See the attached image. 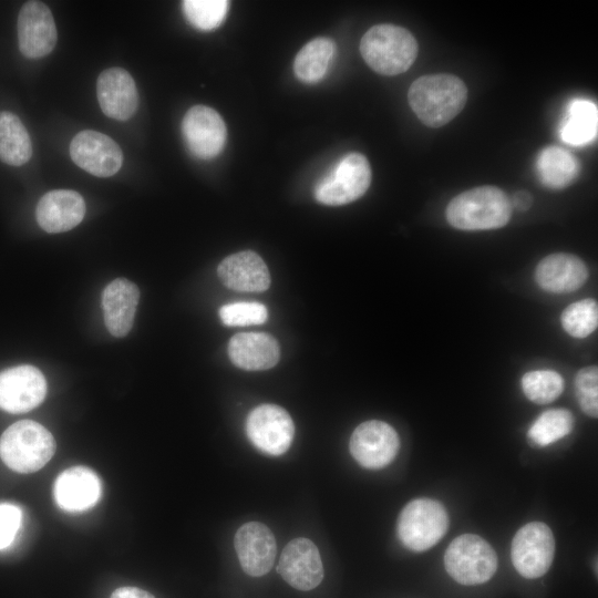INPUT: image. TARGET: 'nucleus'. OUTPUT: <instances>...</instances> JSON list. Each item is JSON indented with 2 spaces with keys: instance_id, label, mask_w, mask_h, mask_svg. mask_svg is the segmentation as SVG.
<instances>
[{
  "instance_id": "1",
  "label": "nucleus",
  "mask_w": 598,
  "mask_h": 598,
  "mask_svg": "<svg viewBox=\"0 0 598 598\" xmlns=\"http://www.w3.org/2000/svg\"><path fill=\"white\" fill-rule=\"evenodd\" d=\"M408 100L419 120L436 128L447 124L463 110L467 89L453 74L422 75L411 84Z\"/></svg>"
},
{
  "instance_id": "2",
  "label": "nucleus",
  "mask_w": 598,
  "mask_h": 598,
  "mask_svg": "<svg viewBox=\"0 0 598 598\" xmlns=\"http://www.w3.org/2000/svg\"><path fill=\"white\" fill-rule=\"evenodd\" d=\"M508 196L498 187L480 186L455 196L447 205L448 224L461 230H486L505 226L512 216Z\"/></svg>"
},
{
  "instance_id": "3",
  "label": "nucleus",
  "mask_w": 598,
  "mask_h": 598,
  "mask_svg": "<svg viewBox=\"0 0 598 598\" xmlns=\"http://www.w3.org/2000/svg\"><path fill=\"white\" fill-rule=\"evenodd\" d=\"M360 52L367 64L383 75H398L413 64L417 42L406 29L383 23L370 28L362 37Z\"/></svg>"
},
{
  "instance_id": "4",
  "label": "nucleus",
  "mask_w": 598,
  "mask_h": 598,
  "mask_svg": "<svg viewBox=\"0 0 598 598\" xmlns=\"http://www.w3.org/2000/svg\"><path fill=\"white\" fill-rule=\"evenodd\" d=\"M53 435L40 423L22 420L11 424L0 436V457L18 473L42 468L55 453Z\"/></svg>"
},
{
  "instance_id": "5",
  "label": "nucleus",
  "mask_w": 598,
  "mask_h": 598,
  "mask_svg": "<svg viewBox=\"0 0 598 598\" xmlns=\"http://www.w3.org/2000/svg\"><path fill=\"white\" fill-rule=\"evenodd\" d=\"M450 519L444 506L432 498L408 503L398 518V536L413 551L433 547L445 535Z\"/></svg>"
},
{
  "instance_id": "6",
  "label": "nucleus",
  "mask_w": 598,
  "mask_h": 598,
  "mask_svg": "<svg viewBox=\"0 0 598 598\" xmlns=\"http://www.w3.org/2000/svg\"><path fill=\"white\" fill-rule=\"evenodd\" d=\"M447 574L458 584L480 585L489 580L497 569L493 547L481 536L463 534L451 542L444 554Z\"/></svg>"
},
{
  "instance_id": "7",
  "label": "nucleus",
  "mask_w": 598,
  "mask_h": 598,
  "mask_svg": "<svg viewBox=\"0 0 598 598\" xmlns=\"http://www.w3.org/2000/svg\"><path fill=\"white\" fill-rule=\"evenodd\" d=\"M371 184V167L360 153L343 156L315 187L316 199L324 205L339 206L360 198Z\"/></svg>"
},
{
  "instance_id": "8",
  "label": "nucleus",
  "mask_w": 598,
  "mask_h": 598,
  "mask_svg": "<svg viewBox=\"0 0 598 598\" xmlns=\"http://www.w3.org/2000/svg\"><path fill=\"white\" fill-rule=\"evenodd\" d=\"M554 555L553 532L542 522L524 525L512 540V563L525 578L535 579L545 575L550 568Z\"/></svg>"
},
{
  "instance_id": "9",
  "label": "nucleus",
  "mask_w": 598,
  "mask_h": 598,
  "mask_svg": "<svg viewBox=\"0 0 598 598\" xmlns=\"http://www.w3.org/2000/svg\"><path fill=\"white\" fill-rule=\"evenodd\" d=\"M246 434L261 452L278 456L291 445L295 425L289 413L276 404H261L246 419Z\"/></svg>"
},
{
  "instance_id": "10",
  "label": "nucleus",
  "mask_w": 598,
  "mask_h": 598,
  "mask_svg": "<svg viewBox=\"0 0 598 598\" xmlns=\"http://www.w3.org/2000/svg\"><path fill=\"white\" fill-rule=\"evenodd\" d=\"M350 453L365 468H382L398 454L400 440L396 431L378 420L359 424L350 437Z\"/></svg>"
},
{
  "instance_id": "11",
  "label": "nucleus",
  "mask_w": 598,
  "mask_h": 598,
  "mask_svg": "<svg viewBox=\"0 0 598 598\" xmlns=\"http://www.w3.org/2000/svg\"><path fill=\"white\" fill-rule=\"evenodd\" d=\"M43 373L30 364L8 368L0 372V409L24 413L37 408L45 398Z\"/></svg>"
},
{
  "instance_id": "12",
  "label": "nucleus",
  "mask_w": 598,
  "mask_h": 598,
  "mask_svg": "<svg viewBox=\"0 0 598 598\" xmlns=\"http://www.w3.org/2000/svg\"><path fill=\"white\" fill-rule=\"evenodd\" d=\"M182 133L189 152L200 159L216 157L227 138L224 120L206 105H195L186 112L182 121Z\"/></svg>"
},
{
  "instance_id": "13",
  "label": "nucleus",
  "mask_w": 598,
  "mask_h": 598,
  "mask_svg": "<svg viewBox=\"0 0 598 598\" xmlns=\"http://www.w3.org/2000/svg\"><path fill=\"white\" fill-rule=\"evenodd\" d=\"M72 161L97 177L116 174L123 163V153L110 136L93 130L79 132L70 144Z\"/></svg>"
},
{
  "instance_id": "14",
  "label": "nucleus",
  "mask_w": 598,
  "mask_h": 598,
  "mask_svg": "<svg viewBox=\"0 0 598 598\" xmlns=\"http://www.w3.org/2000/svg\"><path fill=\"white\" fill-rule=\"evenodd\" d=\"M20 52L28 59H40L52 52L58 32L53 16L40 1L25 2L18 16Z\"/></svg>"
},
{
  "instance_id": "15",
  "label": "nucleus",
  "mask_w": 598,
  "mask_h": 598,
  "mask_svg": "<svg viewBox=\"0 0 598 598\" xmlns=\"http://www.w3.org/2000/svg\"><path fill=\"white\" fill-rule=\"evenodd\" d=\"M278 574L296 589L308 591L323 578V566L317 546L308 538H295L283 548Z\"/></svg>"
},
{
  "instance_id": "16",
  "label": "nucleus",
  "mask_w": 598,
  "mask_h": 598,
  "mask_svg": "<svg viewBox=\"0 0 598 598\" xmlns=\"http://www.w3.org/2000/svg\"><path fill=\"white\" fill-rule=\"evenodd\" d=\"M234 544L247 575L260 577L271 569L277 547L275 536L266 525L259 522L241 525L235 534Z\"/></svg>"
},
{
  "instance_id": "17",
  "label": "nucleus",
  "mask_w": 598,
  "mask_h": 598,
  "mask_svg": "<svg viewBox=\"0 0 598 598\" xmlns=\"http://www.w3.org/2000/svg\"><path fill=\"white\" fill-rule=\"evenodd\" d=\"M96 96L102 112L117 121L131 118L138 106L136 84L122 68H110L99 75Z\"/></svg>"
},
{
  "instance_id": "18",
  "label": "nucleus",
  "mask_w": 598,
  "mask_h": 598,
  "mask_svg": "<svg viewBox=\"0 0 598 598\" xmlns=\"http://www.w3.org/2000/svg\"><path fill=\"white\" fill-rule=\"evenodd\" d=\"M85 215L83 197L75 190L54 189L38 202L35 217L47 233L58 234L78 226Z\"/></svg>"
},
{
  "instance_id": "19",
  "label": "nucleus",
  "mask_w": 598,
  "mask_h": 598,
  "mask_svg": "<svg viewBox=\"0 0 598 598\" xmlns=\"http://www.w3.org/2000/svg\"><path fill=\"white\" fill-rule=\"evenodd\" d=\"M140 300L138 287L128 279L111 281L102 293L103 318L109 332L125 337L132 329Z\"/></svg>"
},
{
  "instance_id": "20",
  "label": "nucleus",
  "mask_w": 598,
  "mask_h": 598,
  "mask_svg": "<svg viewBox=\"0 0 598 598\" xmlns=\"http://www.w3.org/2000/svg\"><path fill=\"white\" fill-rule=\"evenodd\" d=\"M588 278L585 262L577 256L555 252L543 258L535 270L537 285L545 291L567 293L579 289Z\"/></svg>"
},
{
  "instance_id": "21",
  "label": "nucleus",
  "mask_w": 598,
  "mask_h": 598,
  "mask_svg": "<svg viewBox=\"0 0 598 598\" xmlns=\"http://www.w3.org/2000/svg\"><path fill=\"white\" fill-rule=\"evenodd\" d=\"M220 281L228 288L245 292H261L270 285V275L261 257L245 250L226 257L217 269Z\"/></svg>"
},
{
  "instance_id": "22",
  "label": "nucleus",
  "mask_w": 598,
  "mask_h": 598,
  "mask_svg": "<svg viewBox=\"0 0 598 598\" xmlns=\"http://www.w3.org/2000/svg\"><path fill=\"white\" fill-rule=\"evenodd\" d=\"M100 496V478L89 467H70L55 480L54 497L62 509L70 512L87 509L99 501Z\"/></svg>"
},
{
  "instance_id": "23",
  "label": "nucleus",
  "mask_w": 598,
  "mask_h": 598,
  "mask_svg": "<svg viewBox=\"0 0 598 598\" xmlns=\"http://www.w3.org/2000/svg\"><path fill=\"white\" fill-rule=\"evenodd\" d=\"M228 355L235 365L244 370H267L279 361L280 348L268 333L241 332L230 338Z\"/></svg>"
},
{
  "instance_id": "24",
  "label": "nucleus",
  "mask_w": 598,
  "mask_h": 598,
  "mask_svg": "<svg viewBox=\"0 0 598 598\" xmlns=\"http://www.w3.org/2000/svg\"><path fill=\"white\" fill-rule=\"evenodd\" d=\"M540 182L549 188L561 189L570 185L579 172L578 159L559 146H547L537 158Z\"/></svg>"
},
{
  "instance_id": "25",
  "label": "nucleus",
  "mask_w": 598,
  "mask_h": 598,
  "mask_svg": "<svg viewBox=\"0 0 598 598\" xmlns=\"http://www.w3.org/2000/svg\"><path fill=\"white\" fill-rule=\"evenodd\" d=\"M597 105L589 100L575 99L568 104L560 137L569 145H585L597 136Z\"/></svg>"
},
{
  "instance_id": "26",
  "label": "nucleus",
  "mask_w": 598,
  "mask_h": 598,
  "mask_svg": "<svg viewBox=\"0 0 598 598\" xmlns=\"http://www.w3.org/2000/svg\"><path fill=\"white\" fill-rule=\"evenodd\" d=\"M32 156L30 135L13 113L0 112V161L8 165L21 166Z\"/></svg>"
},
{
  "instance_id": "27",
  "label": "nucleus",
  "mask_w": 598,
  "mask_h": 598,
  "mask_svg": "<svg viewBox=\"0 0 598 598\" xmlns=\"http://www.w3.org/2000/svg\"><path fill=\"white\" fill-rule=\"evenodd\" d=\"M336 53V44L328 38H316L296 55L293 71L305 83H316L328 72Z\"/></svg>"
},
{
  "instance_id": "28",
  "label": "nucleus",
  "mask_w": 598,
  "mask_h": 598,
  "mask_svg": "<svg viewBox=\"0 0 598 598\" xmlns=\"http://www.w3.org/2000/svg\"><path fill=\"white\" fill-rule=\"evenodd\" d=\"M575 424L570 411L551 409L542 413L528 430V437L538 446H547L568 435Z\"/></svg>"
},
{
  "instance_id": "29",
  "label": "nucleus",
  "mask_w": 598,
  "mask_h": 598,
  "mask_svg": "<svg viewBox=\"0 0 598 598\" xmlns=\"http://www.w3.org/2000/svg\"><path fill=\"white\" fill-rule=\"evenodd\" d=\"M524 394L534 403L547 404L555 401L564 390V379L553 370H534L522 378Z\"/></svg>"
},
{
  "instance_id": "30",
  "label": "nucleus",
  "mask_w": 598,
  "mask_h": 598,
  "mask_svg": "<svg viewBox=\"0 0 598 598\" xmlns=\"http://www.w3.org/2000/svg\"><path fill=\"white\" fill-rule=\"evenodd\" d=\"M564 330L574 338H586L598 326L597 301L587 298L576 301L564 309L560 316Z\"/></svg>"
},
{
  "instance_id": "31",
  "label": "nucleus",
  "mask_w": 598,
  "mask_h": 598,
  "mask_svg": "<svg viewBox=\"0 0 598 598\" xmlns=\"http://www.w3.org/2000/svg\"><path fill=\"white\" fill-rule=\"evenodd\" d=\"M229 2L225 0H185L183 11L195 28L209 31L217 28L226 18Z\"/></svg>"
},
{
  "instance_id": "32",
  "label": "nucleus",
  "mask_w": 598,
  "mask_h": 598,
  "mask_svg": "<svg viewBox=\"0 0 598 598\" xmlns=\"http://www.w3.org/2000/svg\"><path fill=\"white\" fill-rule=\"evenodd\" d=\"M268 311L260 302H234L219 309V318L225 326L241 327L260 324L267 320Z\"/></svg>"
},
{
  "instance_id": "33",
  "label": "nucleus",
  "mask_w": 598,
  "mask_h": 598,
  "mask_svg": "<svg viewBox=\"0 0 598 598\" xmlns=\"http://www.w3.org/2000/svg\"><path fill=\"white\" fill-rule=\"evenodd\" d=\"M575 390L582 412L590 417H597L598 369L596 365L582 368L577 372L575 378Z\"/></svg>"
},
{
  "instance_id": "34",
  "label": "nucleus",
  "mask_w": 598,
  "mask_h": 598,
  "mask_svg": "<svg viewBox=\"0 0 598 598\" xmlns=\"http://www.w3.org/2000/svg\"><path fill=\"white\" fill-rule=\"evenodd\" d=\"M21 511L12 504H0V549L8 547L21 524Z\"/></svg>"
},
{
  "instance_id": "35",
  "label": "nucleus",
  "mask_w": 598,
  "mask_h": 598,
  "mask_svg": "<svg viewBox=\"0 0 598 598\" xmlns=\"http://www.w3.org/2000/svg\"><path fill=\"white\" fill-rule=\"evenodd\" d=\"M111 598H155L152 594L137 587H120L113 591Z\"/></svg>"
},
{
  "instance_id": "36",
  "label": "nucleus",
  "mask_w": 598,
  "mask_h": 598,
  "mask_svg": "<svg viewBox=\"0 0 598 598\" xmlns=\"http://www.w3.org/2000/svg\"><path fill=\"white\" fill-rule=\"evenodd\" d=\"M512 208L517 210H527L532 205V195L526 190H519L514 194L513 199L511 200Z\"/></svg>"
}]
</instances>
